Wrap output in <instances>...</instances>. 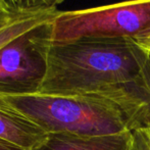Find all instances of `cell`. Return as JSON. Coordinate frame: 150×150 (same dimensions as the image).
<instances>
[{"label":"cell","instance_id":"8992f818","mask_svg":"<svg viewBox=\"0 0 150 150\" xmlns=\"http://www.w3.org/2000/svg\"><path fill=\"white\" fill-rule=\"evenodd\" d=\"M46 134L39 126L11 107L0 96V140L24 150L36 149Z\"/></svg>","mask_w":150,"mask_h":150},{"label":"cell","instance_id":"4fadbf2b","mask_svg":"<svg viewBox=\"0 0 150 150\" xmlns=\"http://www.w3.org/2000/svg\"><path fill=\"white\" fill-rule=\"evenodd\" d=\"M9 2L16 7L18 9L21 10H29L28 9V0H9ZM34 11V10H32Z\"/></svg>","mask_w":150,"mask_h":150},{"label":"cell","instance_id":"5b68a950","mask_svg":"<svg viewBox=\"0 0 150 150\" xmlns=\"http://www.w3.org/2000/svg\"><path fill=\"white\" fill-rule=\"evenodd\" d=\"M132 131L105 135L47 134L34 150H132Z\"/></svg>","mask_w":150,"mask_h":150},{"label":"cell","instance_id":"8fae6325","mask_svg":"<svg viewBox=\"0 0 150 150\" xmlns=\"http://www.w3.org/2000/svg\"><path fill=\"white\" fill-rule=\"evenodd\" d=\"M65 0H28L29 10H41L57 8V5Z\"/></svg>","mask_w":150,"mask_h":150},{"label":"cell","instance_id":"3957f363","mask_svg":"<svg viewBox=\"0 0 150 150\" xmlns=\"http://www.w3.org/2000/svg\"><path fill=\"white\" fill-rule=\"evenodd\" d=\"M150 33V0H125L77 10H57L50 24V42L81 39H132Z\"/></svg>","mask_w":150,"mask_h":150},{"label":"cell","instance_id":"5bb4252c","mask_svg":"<svg viewBox=\"0 0 150 150\" xmlns=\"http://www.w3.org/2000/svg\"><path fill=\"white\" fill-rule=\"evenodd\" d=\"M0 150H24L18 146H14V145L7 143L5 141L0 140Z\"/></svg>","mask_w":150,"mask_h":150},{"label":"cell","instance_id":"52a82bcc","mask_svg":"<svg viewBox=\"0 0 150 150\" xmlns=\"http://www.w3.org/2000/svg\"><path fill=\"white\" fill-rule=\"evenodd\" d=\"M126 115L131 129L150 127V57H147L136 83L132 86L131 96L126 106Z\"/></svg>","mask_w":150,"mask_h":150},{"label":"cell","instance_id":"7c38bea8","mask_svg":"<svg viewBox=\"0 0 150 150\" xmlns=\"http://www.w3.org/2000/svg\"><path fill=\"white\" fill-rule=\"evenodd\" d=\"M135 42L138 44V46L141 48V50H142L147 56L150 57V33L147 34L145 37L141 38V39L137 40V41H135Z\"/></svg>","mask_w":150,"mask_h":150},{"label":"cell","instance_id":"30bf717a","mask_svg":"<svg viewBox=\"0 0 150 150\" xmlns=\"http://www.w3.org/2000/svg\"><path fill=\"white\" fill-rule=\"evenodd\" d=\"M132 150H150V127H141L132 130Z\"/></svg>","mask_w":150,"mask_h":150},{"label":"cell","instance_id":"9c48e42d","mask_svg":"<svg viewBox=\"0 0 150 150\" xmlns=\"http://www.w3.org/2000/svg\"><path fill=\"white\" fill-rule=\"evenodd\" d=\"M31 11L32 10L18 9L10 3L9 0H0V29L23 18Z\"/></svg>","mask_w":150,"mask_h":150},{"label":"cell","instance_id":"ba28073f","mask_svg":"<svg viewBox=\"0 0 150 150\" xmlns=\"http://www.w3.org/2000/svg\"><path fill=\"white\" fill-rule=\"evenodd\" d=\"M57 8L31 11L23 18L0 29V49L18 36L51 21L57 12Z\"/></svg>","mask_w":150,"mask_h":150},{"label":"cell","instance_id":"6da1fadb","mask_svg":"<svg viewBox=\"0 0 150 150\" xmlns=\"http://www.w3.org/2000/svg\"><path fill=\"white\" fill-rule=\"evenodd\" d=\"M148 56L132 39H81L47 44L40 94L99 95L120 105Z\"/></svg>","mask_w":150,"mask_h":150},{"label":"cell","instance_id":"7a4b0ae2","mask_svg":"<svg viewBox=\"0 0 150 150\" xmlns=\"http://www.w3.org/2000/svg\"><path fill=\"white\" fill-rule=\"evenodd\" d=\"M46 134L105 135L132 131L115 101L99 95L1 96Z\"/></svg>","mask_w":150,"mask_h":150},{"label":"cell","instance_id":"277c9868","mask_svg":"<svg viewBox=\"0 0 150 150\" xmlns=\"http://www.w3.org/2000/svg\"><path fill=\"white\" fill-rule=\"evenodd\" d=\"M52 20L0 49V96L40 93L47 73V44Z\"/></svg>","mask_w":150,"mask_h":150}]
</instances>
